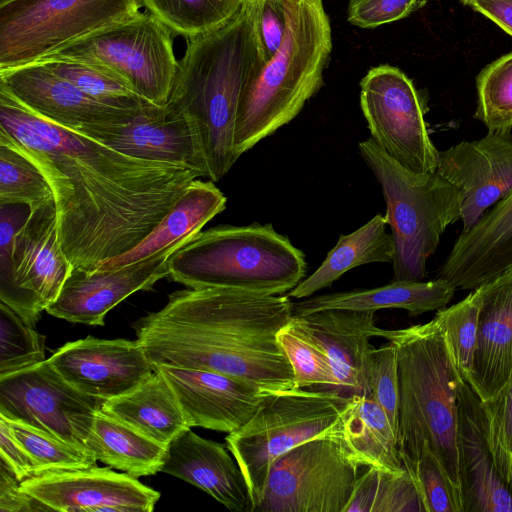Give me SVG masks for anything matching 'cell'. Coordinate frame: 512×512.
<instances>
[{
    "label": "cell",
    "instance_id": "1",
    "mask_svg": "<svg viewBox=\"0 0 512 512\" xmlns=\"http://www.w3.org/2000/svg\"><path fill=\"white\" fill-rule=\"evenodd\" d=\"M0 128L50 183L72 269L94 271L138 245L200 174L132 157L31 111L0 89Z\"/></svg>",
    "mask_w": 512,
    "mask_h": 512
},
{
    "label": "cell",
    "instance_id": "2",
    "mask_svg": "<svg viewBox=\"0 0 512 512\" xmlns=\"http://www.w3.org/2000/svg\"><path fill=\"white\" fill-rule=\"evenodd\" d=\"M293 305L287 294L187 288L172 292L163 308L133 327L153 365L218 372L272 392L294 387L277 339Z\"/></svg>",
    "mask_w": 512,
    "mask_h": 512
},
{
    "label": "cell",
    "instance_id": "3",
    "mask_svg": "<svg viewBox=\"0 0 512 512\" xmlns=\"http://www.w3.org/2000/svg\"><path fill=\"white\" fill-rule=\"evenodd\" d=\"M266 61L258 0H244L224 26L189 40L178 61L168 104L197 128L213 182L239 158L234 143L239 102Z\"/></svg>",
    "mask_w": 512,
    "mask_h": 512
},
{
    "label": "cell",
    "instance_id": "4",
    "mask_svg": "<svg viewBox=\"0 0 512 512\" xmlns=\"http://www.w3.org/2000/svg\"><path fill=\"white\" fill-rule=\"evenodd\" d=\"M379 337L397 352L399 379L398 447L407 470L429 449L460 493L457 402L466 382L436 314L425 324L381 329ZM461 496V494H460Z\"/></svg>",
    "mask_w": 512,
    "mask_h": 512
},
{
    "label": "cell",
    "instance_id": "5",
    "mask_svg": "<svg viewBox=\"0 0 512 512\" xmlns=\"http://www.w3.org/2000/svg\"><path fill=\"white\" fill-rule=\"evenodd\" d=\"M279 49L244 89L236 117L237 155L292 121L322 87L332 30L322 0H285Z\"/></svg>",
    "mask_w": 512,
    "mask_h": 512
},
{
    "label": "cell",
    "instance_id": "6",
    "mask_svg": "<svg viewBox=\"0 0 512 512\" xmlns=\"http://www.w3.org/2000/svg\"><path fill=\"white\" fill-rule=\"evenodd\" d=\"M169 277L188 288H228L283 295L305 277L304 253L268 224L200 231L173 252Z\"/></svg>",
    "mask_w": 512,
    "mask_h": 512
},
{
    "label": "cell",
    "instance_id": "7",
    "mask_svg": "<svg viewBox=\"0 0 512 512\" xmlns=\"http://www.w3.org/2000/svg\"><path fill=\"white\" fill-rule=\"evenodd\" d=\"M386 202L394 241L393 280L423 281L426 262L448 226L461 220L459 191L437 172L416 174L387 155L372 138L358 144Z\"/></svg>",
    "mask_w": 512,
    "mask_h": 512
},
{
    "label": "cell",
    "instance_id": "8",
    "mask_svg": "<svg viewBox=\"0 0 512 512\" xmlns=\"http://www.w3.org/2000/svg\"><path fill=\"white\" fill-rule=\"evenodd\" d=\"M346 401L318 388L266 392L248 422L225 437L245 479L253 512L262 500L272 463L294 447L326 434Z\"/></svg>",
    "mask_w": 512,
    "mask_h": 512
},
{
    "label": "cell",
    "instance_id": "9",
    "mask_svg": "<svg viewBox=\"0 0 512 512\" xmlns=\"http://www.w3.org/2000/svg\"><path fill=\"white\" fill-rule=\"evenodd\" d=\"M140 0L0 3V70L38 62L140 12Z\"/></svg>",
    "mask_w": 512,
    "mask_h": 512
},
{
    "label": "cell",
    "instance_id": "10",
    "mask_svg": "<svg viewBox=\"0 0 512 512\" xmlns=\"http://www.w3.org/2000/svg\"><path fill=\"white\" fill-rule=\"evenodd\" d=\"M52 55L104 69L141 98L158 106L168 104L178 67L172 32L148 11L139 12Z\"/></svg>",
    "mask_w": 512,
    "mask_h": 512
},
{
    "label": "cell",
    "instance_id": "11",
    "mask_svg": "<svg viewBox=\"0 0 512 512\" xmlns=\"http://www.w3.org/2000/svg\"><path fill=\"white\" fill-rule=\"evenodd\" d=\"M329 431L272 463L254 512H344L361 466Z\"/></svg>",
    "mask_w": 512,
    "mask_h": 512
},
{
    "label": "cell",
    "instance_id": "12",
    "mask_svg": "<svg viewBox=\"0 0 512 512\" xmlns=\"http://www.w3.org/2000/svg\"><path fill=\"white\" fill-rule=\"evenodd\" d=\"M360 106L371 138L393 160L416 174L437 171L439 151L428 130L427 99L399 68L369 69L360 82Z\"/></svg>",
    "mask_w": 512,
    "mask_h": 512
},
{
    "label": "cell",
    "instance_id": "13",
    "mask_svg": "<svg viewBox=\"0 0 512 512\" xmlns=\"http://www.w3.org/2000/svg\"><path fill=\"white\" fill-rule=\"evenodd\" d=\"M71 270L59 239L55 204L30 210L14 236L11 261L0 263V301L34 326Z\"/></svg>",
    "mask_w": 512,
    "mask_h": 512
},
{
    "label": "cell",
    "instance_id": "14",
    "mask_svg": "<svg viewBox=\"0 0 512 512\" xmlns=\"http://www.w3.org/2000/svg\"><path fill=\"white\" fill-rule=\"evenodd\" d=\"M103 401L67 382L49 360L0 377V416L86 447Z\"/></svg>",
    "mask_w": 512,
    "mask_h": 512
},
{
    "label": "cell",
    "instance_id": "15",
    "mask_svg": "<svg viewBox=\"0 0 512 512\" xmlns=\"http://www.w3.org/2000/svg\"><path fill=\"white\" fill-rule=\"evenodd\" d=\"M75 130L126 155L186 167L209 178L197 128L169 104H151L123 124L91 125Z\"/></svg>",
    "mask_w": 512,
    "mask_h": 512
},
{
    "label": "cell",
    "instance_id": "16",
    "mask_svg": "<svg viewBox=\"0 0 512 512\" xmlns=\"http://www.w3.org/2000/svg\"><path fill=\"white\" fill-rule=\"evenodd\" d=\"M20 488L47 511L151 512L160 498L137 478L96 465L33 476Z\"/></svg>",
    "mask_w": 512,
    "mask_h": 512
},
{
    "label": "cell",
    "instance_id": "17",
    "mask_svg": "<svg viewBox=\"0 0 512 512\" xmlns=\"http://www.w3.org/2000/svg\"><path fill=\"white\" fill-rule=\"evenodd\" d=\"M459 191L461 233L512 192V132L487 133L439 151L436 171Z\"/></svg>",
    "mask_w": 512,
    "mask_h": 512
},
{
    "label": "cell",
    "instance_id": "18",
    "mask_svg": "<svg viewBox=\"0 0 512 512\" xmlns=\"http://www.w3.org/2000/svg\"><path fill=\"white\" fill-rule=\"evenodd\" d=\"M125 266L82 271L72 269L46 312L72 323L103 326L106 314L137 291H148L169 277L167 260L186 242Z\"/></svg>",
    "mask_w": 512,
    "mask_h": 512
},
{
    "label": "cell",
    "instance_id": "19",
    "mask_svg": "<svg viewBox=\"0 0 512 512\" xmlns=\"http://www.w3.org/2000/svg\"><path fill=\"white\" fill-rule=\"evenodd\" d=\"M48 360L73 387L102 401L128 393L154 372L137 340L88 336L64 344Z\"/></svg>",
    "mask_w": 512,
    "mask_h": 512
},
{
    "label": "cell",
    "instance_id": "20",
    "mask_svg": "<svg viewBox=\"0 0 512 512\" xmlns=\"http://www.w3.org/2000/svg\"><path fill=\"white\" fill-rule=\"evenodd\" d=\"M0 89L36 114L72 129L123 124L143 109L126 110L105 105L42 62L0 70Z\"/></svg>",
    "mask_w": 512,
    "mask_h": 512
},
{
    "label": "cell",
    "instance_id": "21",
    "mask_svg": "<svg viewBox=\"0 0 512 512\" xmlns=\"http://www.w3.org/2000/svg\"><path fill=\"white\" fill-rule=\"evenodd\" d=\"M457 452L462 512H512V486L498 471L482 400L467 382L458 395Z\"/></svg>",
    "mask_w": 512,
    "mask_h": 512
},
{
    "label": "cell",
    "instance_id": "22",
    "mask_svg": "<svg viewBox=\"0 0 512 512\" xmlns=\"http://www.w3.org/2000/svg\"><path fill=\"white\" fill-rule=\"evenodd\" d=\"M375 312L326 309L293 315L291 323L329 359L338 383L337 394L369 395L368 360L374 348L372 337L381 328L375 323Z\"/></svg>",
    "mask_w": 512,
    "mask_h": 512
},
{
    "label": "cell",
    "instance_id": "23",
    "mask_svg": "<svg viewBox=\"0 0 512 512\" xmlns=\"http://www.w3.org/2000/svg\"><path fill=\"white\" fill-rule=\"evenodd\" d=\"M153 366L173 389L190 428L234 432L255 414L266 393L218 372Z\"/></svg>",
    "mask_w": 512,
    "mask_h": 512
},
{
    "label": "cell",
    "instance_id": "24",
    "mask_svg": "<svg viewBox=\"0 0 512 512\" xmlns=\"http://www.w3.org/2000/svg\"><path fill=\"white\" fill-rule=\"evenodd\" d=\"M474 290L478 330L467 383L484 402L512 376V266Z\"/></svg>",
    "mask_w": 512,
    "mask_h": 512
},
{
    "label": "cell",
    "instance_id": "25",
    "mask_svg": "<svg viewBox=\"0 0 512 512\" xmlns=\"http://www.w3.org/2000/svg\"><path fill=\"white\" fill-rule=\"evenodd\" d=\"M512 266V192L460 233L438 278L456 289L474 290Z\"/></svg>",
    "mask_w": 512,
    "mask_h": 512
},
{
    "label": "cell",
    "instance_id": "26",
    "mask_svg": "<svg viewBox=\"0 0 512 512\" xmlns=\"http://www.w3.org/2000/svg\"><path fill=\"white\" fill-rule=\"evenodd\" d=\"M228 451L189 428L168 444L161 472L198 487L231 511L253 512L245 479Z\"/></svg>",
    "mask_w": 512,
    "mask_h": 512
},
{
    "label": "cell",
    "instance_id": "27",
    "mask_svg": "<svg viewBox=\"0 0 512 512\" xmlns=\"http://www.w3.org/2000/svg\"><path fill=\"white\" fill-rule=\"evenodd\" d=\"M456 288L442 278L431 281H392L372 289L310 296L293 305L294 315L326 309L373 311L398 308L411 316L442 310L451 301Z\"/></svg>",
    "mask_w": 512,
    "mask_h": 512
},
{
    "label": "cell",
    "instance_id": "28",
    "mask_svg": "<svg viewBox=\"0 0 512 512\" xmlns=\"http://www.w3.org/2000/svg\"><path fill=\"white\" fill-rule=\"evenodd\" d=\"M329 433L361 467L389 472L404 469L393 427L369 395L348 397Z\"/></svg>",
    "mask_w": 512,
    "mask_h": 512
},
{
    "label": "cell",
    "instance_id": "29",
    "mask_svg": "<svg viewBox=\"0 0 512 512\" xmlns=\"http://www.w3.org/2000/svg\"><path fill=\"white\" fill-rule=\"evenodd\" d=\"M226 201V197L213 181L195 179L138 245L123 255L108 260L99 269L132 264L191 239L226 208Z\"/></svg>",
    "mask_w": 512,
    "mask_h": 512
},
{
    "label": "cell",
    "instance_id": "30",
    "mask_svg": "<svg viewBox=\"0 0 512 512\" xmlns=\"http://www.w3.org/2000/svg\"><path fill=\"white\" fill-rule=\"evenodd\" d=\"M101 410L164 446L190 428L173 389L155 369L133 390L103 401Z\"/></svg>",
    "mask_w": 512,
    "mask_h": 512
},
{
    "label": "cell",
    "instance_id": "31",
    "mask_svg": "<svg viewBox=\"0 0 512 512\" xmlns=\"http://www.w3.org/2000/svg\"><path fill=\"white\" fill-rule=\"evenodd\" d=\"M385 215L377 214L356 231L340 235L322 264L287 293L290 298L305 299L330 287L347 271L368 263H392L394 241L386 231Z\"/></svg>",
    "mask_w": 512,
    "mask_h": 512
},
{
    "label": "cell",
    "instance_id": "32",
    "mask_svg": "<svg viewBox=\"0 0 512 512\" xmlns=\"http://www.w3.org/2000/svg\"><path fill=\"white\" fill-rule=\"evenodd\" d=\"M86 447L97 460L135 478L161 472L167 446L142 435L128 425L97 412Z\"/></svg>",
    "mask_w": 512,
    "mask_h": 512
},
{
    "label": "cell",
    "instance_id": "33",
    "mask_svg": "<svg viewBox=\"0 0 512 512\" xmlns=\"http://www.w3.org/2000/svg\"><path fill=\"white\" fill-rule=\"evenodd\" d=\"M344 512H425L413 475L372 467L360 474Z\"/></svg>",
    "mask_w": 512,
    "mask_h": 512
},
{
    "label": "cell",
    "instance_id": "34",
    "mask_svg": "<svg viewBox=\"0 0 512 512\" xmlns=\"http://www.w3.org/2000/svg\"><path fill=\"white\" fill-rule=\"evenodd\" d=\"M55 204L50 183L16 141L0 128V205H27L35 210Z\"/></svg>",
    "mask_w": 512,
    "mask_h": 512
},
{
    "label": "cell",
    "instance_id": "35",
    "mask_svg": "<svg viewBox=\"0 0 512 512\" xmlns=\"http://www.w3.org/2000/svg\"><path fill=\"white\" fill-rule=\"evenodd\" d=\"M146 11L172 33L189 40L209 34L228 23L244 0H140Z\"/></svg>",
    "mask_w": 512,
    "mask_h": 512
},
{
    "label": "cell",
    "instance_id": "36",
    "mask_svg": "<svg viewBox=\"0 0 512 512\" xmlns=\"http://www.w3.org/2000/svg\"><path fill=\"white\" fill-rule=\"evenodd\" d=\"M38 62H42L54 73L105 105L126 110H141L152 104L137 95L115 75L91 64L56 55Z\"/></svg>",
    "mask_w": 512,
    "mask_h": 512
},
{
    "label": "cell",
    "instance_id": "37",
    "mask_svg": "<svg viewBox=\"0 0 512 512\" xmlns=\"http://www.w3.org/2000/svg\"><path fill=\"white\" fill-rule=\"evenodd\" d=\"M0 417L4 418L15 439L33 460L36 476L96 465L97 458L90 449L70 444L24 422Z\"/></svg>",
    "mask_w": 512,
    "mask_h": 512
},
{
    "label": "cell",
    "instance_id": "38",
    "mask_svg": "<svg viewBox=\"0 0 512 512\" xmlns=\"http://www.w3.org/2000/svg\"><path fill=\"white\" fill-rule=\"evenodd\" d=\"M476 88L473 117L483 123L488 133L512 132V51L481 70Z\"/></svg>",
    "mask_w": 512,
    "mask_h": 512
},
{
    "label": "cell",
    "instance_id": "39",
    "mask_svg": "<svg viewBox=\"0 0 512 512\" xmlns=\"http://www.w3.org/2000/svg\"><path fill=\"white\" fill-rule=\"evenodd\" d=\"M293 370L295 388H318L337 394L338 383L326 355L291 321L277 334Z\"/></svg>",
    "mask_w": 512,
    "mask_h": 512
},
{
    "label": "cell",
    "instance_id": "40",
    "mask_svg": "<svg viewBox=\"0 0 512 512\" xmlns=\"http://www.w3.org/2000/svg\"><path fill=\"white\" fill-rule=\"evenodd\" d=\"M45 360V337L0 301V377Z\"/></svg>",
    "mask_w": 512,
    "mask_h": 512
},
{
    "label": "cell",
    "instance_id": "41",
    "mask_svg": "<svg viewBox=\"0 0 512 512\" xmlns=\"http://www.w3.org/2000/svg\"><path fill=\"white\" fill-rule=\"evenodd\" d=\"M479 300L472 290L463 300L437 311L455 364L467 382L477 342Z\"/></svg>",
    "mask_w": 512,
    "mask_h": 512
},
{
    "label": "cell",
    "instance_id": "42",
    "mask_svg": "<svg viewBox=\"0 0 512 512\" xmlns=\"http://www.w3.org/2000/svg\"><path fill=\"white\" fill-rule=\"evenodd\" d=\"M482 404L496 466L512 486V376L493 398Z\"/></svg>",
    "mask_w": 512,
    "mask_h": 512
},
{
    "label": "cell",
    "instance_id": "43",
    "mask_svg": "<svg viewBox=\"0 0 512 512\" xmlns=\"http://www.w3.org/2000/svg\"><path fill=\"white\" fill-rule=\"evenodd\" d=\"M408 471L416 481L425 512H462L460 493L429 449Z\"/></svg>",
    "mask_w": 512,
    "mask_h": 512
},
{
    "label": "cell",
    "instance_id": "44",
    "mask_svg": "<svg viewBox=\"0 0 512 512\" xmlns=\"http://www.w3.org/2000/svg\"><path fill=\"white\" fill-rule=\"evenodd\" d=\"M370 396L385 411L398 441L399 379L395 346L373 348L368 360Z\"/></svg>",
    "mask_w": 512,
    "mask_h": 512
},
{
    "label": "cell",
    "instance_id": "45",
    "mask_svg": "<svg viewBox=\"0 0 512 512\" xmlns=\"http://www.w3.org/2000/svg\"><path fill=\"white\" fill-rule=\"evenodd\" d=\"M426 4V0H349L347 20L370 29L408 17Z\"/></svg>",
    "mask_w": 512,
    "mask_h": 512
},
{
    "label": "cell",
    "instance_id": "46",
    "mask_svg": "<svg viewBox=\"0 0 512 512\" xmlns=\"http://www.w3.org/2000/svg\"><path fill=\"white\" fill-rule=\"evenodd\" d=\"M258 20L268 60L279 49L285 36V0H258Z\"/></svg>",
    "mask_w": 512,
    "mask_h": 512
},
{
    "label": "cell",
    "instance_id": "47",
    "mask_svg": "<svg viewBox=\"0 0 512 512\" xmlns=\"http://www.w3.org/2000/svg\"><path fill=\"white\" fill-rule=\"evenodd\" d=\"M47 511L39 501L23 492L20 481L8 464L0 458V512Z\"/></svg>",
    "mask_w": 512,
    "mask_h": 512
},
{
    "label": "cell",
    "instance_id": "48",
    "mask_svg": "<svg viewBox=\"0 0 512 512\" xmlns=\"http://www.w3.org/2000/svg\"><path fill=\"white\" fill-rule=\"evenodd\" d=\"M0 458L8 464L20 482L37 474L33 460L15 439L2 417H0Z\"/></svg>",
    "mask_w": 512,
    "mask_h": 512
},
{
    "label": "cell",
    "instance_id": "49",
    "mask_svg": "<svg viewBox=\"0 0 512 512\" xmlns=\"http://www.w3.org/2000/svg\"><path fill=\"white\" fill-rule=\"evenodd\" d=\"M469 6L512 36V0H472Z\"/></svg>",
    "mask_w": 512,
    "mask_h": 512
},
{
    "label": "cell",
    "instance_id": "50",
    "mask_svg": "<svg viewBox=\"0 0 512 512\" xmlns=\"http://www.w3.org/2000/svg\"><path fill=\"white\" fill-rule=\"evenodd\" d=\"M471 1H472V0H460V2H461L462 4H464V5H468V6L470 5Z\"/></svg>",
    "mask_w": 512,
    "mask_h": 512
},
{
    "label": "cell",
    "instance_id": "51",
    "mask_svg": "<svg viewBox=\"0 0 512 512\" xmlns=\"http://www.w3.org/2000/svg\"><path fill=\"white\" fill-rule=\"evenodd\" d=\"M5 1H7V0H0V3H3V2H5Z\"/></svg>",
    "mask_w": 512,
    "mask_h": 512
}]
</instances>
